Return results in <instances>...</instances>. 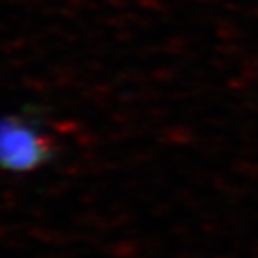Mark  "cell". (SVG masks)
<instances>
[{"instance_id": "6da1fadb", "label": "cell", "mask_w": 258, "mask_h": 258, "mask_svg": "<svg viewBox=\"0 0 258 258\" xmlns=\"http://www.w3.org/2000/svg\"><path fill=\"white\" fill-rule=\"evenodd\" d=\"M47 154V144L29 125L16 120L0 124V163L9 169H32Z\"/></svg>"}]
</instances>
